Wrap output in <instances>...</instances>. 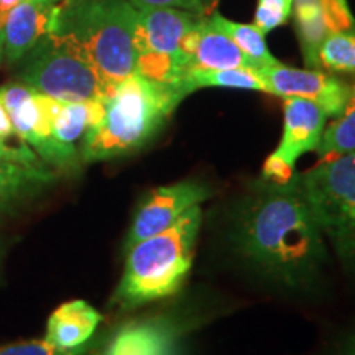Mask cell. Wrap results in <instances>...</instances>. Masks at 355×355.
I'll return each mask as SVG.
<instances>
[{
	"instance_id": "cell-11",
	"label": "cell",
	"mask_w": 355,
	"mask_h": 355,
	"mask_svg": "<svg viewBox=\"0 0 355 355\" xmlns=\"http://www.w3.org/2000/svg\"><path fill=\"white\" fill-rule=\"evenodd\" d=\"M183 56L188 73L211 69H254L241 48L227 35L212 26L207 17H201L184 38Z\"/></svg>"
},
{
	"instance_id": "cell-32",
	"label": "cell",
	"mask_w": 355,
	"mask_h": 355,
	"mask_svg": "<svg viewBox=\"0 0 355 355\" xmlns=\"http://www.w3.org/2000/svg\"><path fill=\"white\" fill-rule=\"evenodd\" d=\"M0 61H2V51H0Z\"/></svg>"
},
{
	"instance_id": "cell-15",
	"label": "cell",
	"mask_w": 355,
	"mask_h": 355,
	"mask_svg": "<svg viewBox=\"0 0 355 355\" xmlns=\"http://www.w3.org/2000/svg\"><path fill=\"white\" fill-rule=\"evenodd\" d=\"M291 13L295 19V28L304 64L311 69H321L319 53H321L322 43L331 35L321 0H295Z\"/></svg>"
},
{
	"instance_id": "cell-26",
	"label": "cell",
	"mask_w": 355,
	"mask_h": 355,
	"mask_svg": "<svg viewBox=\"0 0 355 355\" xmlns=\"http://www.w3.org/2000/svg\"><path fill=\"white\" fill-rule=\"evenodd\" d=\"M295 168L286 165L285 162H282V159L275 157V155H270V157L265 159L260 178L273 181V183H286V181H290L291 178L295 176Z\"/></svg>"
},
{
	"instance_id": "cell-14",
	"label": "cell",
	"mask_w": 355,
	"mask_h": 355,
	"mask_svg": "<svg viewBox=\"0 0 355 355\" xmlns=\"http://www.w3.org/2000/svg\"><path fill=\"white\" fill-rule=\"evenodd\" d=\"M101 322L102 314L87 301H68L50 314L43 339L61 350L84 347L91 343Z\"/></svg>"
},
{
	"instance_id": "cell-1",
	"label": "cell",
	"mask_w": 355,
	"mask_h": 355,
	"mask_svg": "<svg viewBox=\"0 0 355 355\" xmlns=\"http://www.w3.org/2000/svg\"><path fill=\"white\" fill-rule=\"evenodd\" d=\"M232 241L243 259L279 285L313 283L327 250L306 198L303 173L286 183L255 180L234 212Z\"/></svg>"
},
{
	"instance_id": "cell-28",
	"label": "cell",
	"mask_w": 355,
	"mask_h": 355,
	"mask_svg": "<svg viewBox=\"0 0 355 355\" xmlns=\"http://www.w3.org/2000/svg\"><path fill=\"white\" fill-rule=\"evenodd\" d=\"M0 137H3L6 140H12L13 137H17L15 128L12 125L10 115H8L6 104H3L2 94H0Z\"/></svg>"
},
{
	"instance_id": "cell-5",
	"label": "cell",
	"mask_w": 355,
	"mask_h": 355,
	"mask_svg": "<svg viewBox=\"0 0 355 355\" xmlns=\"http://www.w3.org/2000/svg\"><path fill=\"white\" fill-rule=\"evenodd\" d=\"M17 79L63 102L107 99L112 89L73 40L48 33L19 61Z\"/></svg>"
},
{
	"instance_id": "cell-22",
	"label": "cell",
	"mask_w": 355,
	"mask_h": 355,
	"mask_svg": "<svg viewBox=\"0 0 355 355\" xmlns=\"http://www.w3.org/2000/svg\"><path fill=\"white\" fill-rule=\"evenodd\" d=\"M92 343H89L87 345L79 349L61 350L55 347V345L48 344L44 339L20 340V343L0 345V355H81L91 347Z\"/></svg>"
},
{
	"instance_id": "cell-23",
	"label": "cell",
	"mask_w": 355,
	"mask_h": 355,
	"mask_svg": "<svg viewBox=\"0 0 355 355\" xmlns=\"http://www.w3.org/2000/svg\"><path fill=\"white\" fill-rule=\"evenodd\" d=\"M331 33L347 32L355 28V20L350 12L347 0H321Z\"/></svg>"
},
{
	"instance_id": "cell-31",
	"label": "cell",
	"mask_w": 355,
	"mask_h": 355,
	"mask_svg": "<svg viewBox=\"0 0 355 355\" xmlns=\"http://www.w3.org/2000/svg\"><path fill=\"white\" fill-rule=\"evenodd\" d=\"M217 3V0H202V6H204V12L209 13L212 10V7H214Z\"/></svg>"
},
{
	"instance_id": "cell-17",
	"label": "cell",
	"mask_w": 355,
	"mask_h": 355,
	"mask_svg": "<svg viewBox=\"0 0 355 355\" xmlns=\"http://www.w3.org/2000/svg\"><path fill=\"white\" fill-rule=\"evenodd\" d=\"M207 20L211 21L212 26H216L222 33L227 35L241 48L254 69L279 63L277 58L270 53L268 44L265 42V33L255 24H239V21L225 19L217 12H211L207 15Z\"/></svg>"
},
{
	"instance_id": "cell-30",
	"label": "cell",
	"mask_w": 355,
	"mask_h": 355,
	"mask_svg": "<svg viewBox=\"0 0 355 355\" xmlns=\"http://www.w3.org/2000/svg\"><path fill=\"white\" fill-rule=\"evenodd\" d=\"M102 345H104L102 344V340H94L91 347H89L86 352L81 355H102Z\"/></svg>"
},
{
	"instance_id": "cell-27",
	"label": "cell",
	"mask_w": 355,
	"mask_h": 355,
	"mask_svg": "<svg viewBox=\"0 0 355 355\" xmlns=\"http://www.w3.org/2000/svg\"><path fill=\"white\" fill-rule=\"evenodd\" d=\"M24 0H0V51L3 56V28H6L7 19L10 12Z\"/></svg>"
},
{
	"instance_id": "cell-13",
	"label": "cell",
	"mask_w": 355,
	"mask_h": 355,
	"mask_svg": "<svg viewBox=\"0 0 355 355\" xmlns=\"http://www.w3.org/2000/svg\"><path fill=\"white\" fill-rule=\"evenodd\" d=\"M58 175L50 166H26L0 159V216L24 209L56 183Z\"/></svg>"
},
{
	"instance_id": "cell-7",
	"label": "cell",
	"mask_w": 355,
	"mask_h": 355,
	"mask_svg": "<svg viewBox=\"0 0 355 355\" xmlns=\"http://www.w3.org/2000/svg\"><path fill=\"white\" fill-rule=\"evenodd\" d=\"M211 196L212 191L198 181H181L150 191L137 207L123 250L127 252L135 243L171 229L186 212L194 206H201Z\"/></svg>"
},
{
	"instance_id": "cell-25",
	"label": "cell",
	"mask_w": 355,
	"mask_h": 355,
	"mask_svg": "<svg viewBox=\"0 0 355 355\" xmlns=\"http://www.w3.org/2000/svg\"><path fill=\"white\" fill-rule=\"evenodd\" d=\"M137 10H145V8H180V10H186L194 13V15L202 17L204 6L202 0H128Z\"/></svg>"
},
{
	"instance_id": "cell-8",
	"label": "cell",
	"mask_w": 355,
	"mask_h": 355,
	"mask_svg": "<svg viewBox=\"0 0 355 355\" xmlns=\"http://www.w3.org/2000/svg\"><path fill=\"white\" fill-rule=\"evenodd\" d=\"M268 94L282 99L298 97L319 105L327 117H337L349 99L352 84L322 69H298L282 63L254 69Z\"/></svg>"
},
{
	"instance_id": "cell-12",
	"label": "cell",
	"mask_w": 355,
	"mask_h": 355,
	"mask_svg": "<svg viewBox=\"0 0 355 355\" xmlns=\"http://www.w3.org/2000/svg\"><path fill=\"white\" fill-rule=\"evenodd\" d=\"M63 0H24L8 15L3 28V56L8 64L19 61L51 32L56 6Z\"/></svg>"
},
{
	"instance_id": "cell-21",
	"label": "cell",
	"mask_w": 355,
	"mask_h": 355,
	"mask_svg": "<svg viewBox=\"0 0 355 355\" xmlns=\"http://www.w3.org/2000/svg\"><path fill=\"white\" fill-rule=\"evenodd\" d=\"M295 0H259L255 10V25L265 35L285 25L291 17Z\"/></svg>"
},
{
	"instance_id": "cell-4",
	"label": "cell",
	"mask_w": 355,
	"mask_h": 355,
	"mask_svg": "<svg viewBox=\"0 0 355 355\" xmlns=\"http://www.w3.org/2000/svg\"><path fill=\"white\" fill-rule=\"evenodd\" d=\"M201 219V206H194L171 229L128 248L110 306L130 311L180 290L193 265Z\"/></svg>"
},
{
	"instance_id": "cell-29",
	"label": "cell",
	"mask_w": 355,
	"mask_h": 355,
	"mask_svg": "<svg viewBox=\"0 0 355 355\" xmlns=\"http://www.w3.org/2000/svg\"><path fill=\"white\" fill-rule=\"evenodd\" d=\"M340 355H355V334L345 340L344 347L340 350Z\"/></svg>"
},
{
	"instance_id": "cell-16",
	"label": "cell",
	"mask_w": 355,
	"mask_h": 355,
	"mask_svg": "<svg viewBox=\"0 0 355 355\" xmlns=\"http://www.w3.org/2000/svg\"><path fill=\"white\" fill-rule=\"evenodd\" d=\"M105 99L63 102L53 121V135L61 144L76 146L89 128L101 122L105 109Z\"/></svg>"
},
{
	"instance_id": "cell-18",
	"label": "cell",
	"mask_w": 355,
	"mask_h": 355,
	"mask_svg": "<svg viewBox=\"0 0 355 355\" xmlns=\"http://www.w3.org/2000/svg\"><path fill=\"white\" fill-rule=\"evenodd\" d=\"M355 150V84L350 86L349 99L343 112L334 117L319 141L316 153L321 159H331Z\"/></svg>"
},
{
	"instance_id": "cell-20",
	"label": "cell",
	"mask_w": 355,
	"mask_h": 355,
	"mask_svg": "<svg viewBox=\"0 0 355 355\" xmlns=\"http://www.w3.org/2000/svg\"><path fill=\"white\" fill-rule=\"evenodd\" d=\"M319 63H321V68L327 69L329 73L355 76V28L331 33L322 43Z\"/></svg>"
},
{
	"instance_id": "cell-6",
	"label": "cell",
	"mask_w": 355,
	"mask_h": 355,
	"mask_svg": "<svg viewBox=\"0 0 355 355\" xmlns=\"http://www.w3.org/2000/svg\"><path fill=\"white\" fill-rule=\"evenodd\" d=\"M306 198L337 259L355 273V150L303 173Z\"/></svg>"
},
{
	"instance_id": "cell-2",
	"label": "cell",
	"mask_w": 355,
	"mask_h": 355,
	"mask_svg": "<svg viewBox=\"0 0 355 355\" xmlns=\"http://www.w3.org/2000/svg\"><path fill=\"white\" fill-rule=\"evenodd\" d=\"M183 99L176 89L133 73L105 99L101 122L84 133L81 162H107L144 148Z\"/></svg>"
},
{
	"instance_id": "cell-19",
	"label": "cell",
	"mask_w": 355,
	"mask_h": 355,
	"mask_svg": "<svg viewBox=\"0 0 355 355\" xmlns=\"http://www.w3.org/2000/svg\"><path fill=\"white\" fill-rule=\"evenodd\" d=\"M186 94L202 87H230L245 89V91L266 92L265 84L254 69H211V71H189L183 81Z\"/></svg>"
},
{
	"instance_id": "cell-24",
	"label": "cell",
	"mask_w": 355,
	"mask_h": 355,
	"mask_svg": "<svg viewBox=\"0 0 355 355\" xmlns=\"http://www.w3.org/2000/svg\"><path fill=\"white\" fill-rule=\"evenodd\" d=\"M0 159H3V162L20 163V165L26 166H48L28 145H12L10 141L3 139V137H0Z\"/></svg>"
},
{
	"instance_id": "cell-3",
	"label": "cell",
	"mask_w": 355,
	"mask_h": 355,
	"mask_svg": "<svg viewBox=\"0 0 355 355\" xmlns=\"http://www.w3.org/2000/svg\"><path fill=\"white\" fill-rule=\"evenodd\" d=\"M139 10L128 0H63L50 33L73 40L112 89L137 69Z\"/></svg>"
},
{
	"instance_id": "cell-10",
	"label": "cell",
	"mask_w": 355,
	"mask_h": 355,
	"mask_svg": "<svg viewBox=\"0 0 355 355\" xmlns=\"http://www.w3.org/2000/svg\"><path fill=\"white\" fill-rule=\"evenodd\" d=\"M283 137L272 155L295 168L304 153L316 152L329 117L314 102L298 97L283 99Z\"/></svg>"
},
{
	"instance_id": "cell-9",
	"label": "cell",
	"mask_w": 355,
	"mask_h": 355,
	"mask_svg": "<svg viewBox=\"0 0 355 355\" xmlns=\"http://www.w3.org/2000/svg\"><path fill=\"white\" fill-rule=\"evenodd\" d=\"M188 324L175 316L137 318L119 326L102 345V355H184Z\"/></svg>"
}]
</instances>
